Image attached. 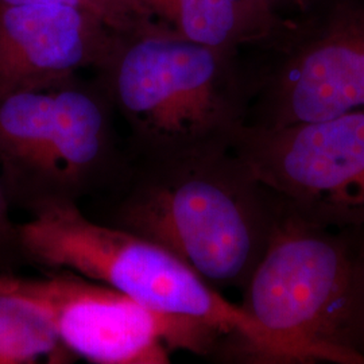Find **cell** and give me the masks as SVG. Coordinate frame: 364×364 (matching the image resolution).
Segmentation results:
<instances>
[{
  "mask_svg": "<svg viewBox=\"0 0 364 364\" xmlns=\"http://www.w3.org/2000/svg\"><path fill=\"white\" fill-rule=\"evenodd\" d=\"M112 186L105 224L166 248L216 290L246 287L279 210L232 147L129 159Z\"/></svg>",
  "mask_w": 364,
  "mask_h": 364,
  "instance_id": "1",
  "label": "cell"
},
{
  "mask_svg": "<svg viewBox=\"0 0 364 364\" xmlns=\"http://www.w3.org/2000/svg\"><path fill=\"white\" fill-rule=\"evenodd\" d=\"M240 305L259 329L247 363L364 364V225L279 210Z\"/></svg>",
  "mask_w": 364,
  "mask_h": 364,
  "instance_id": "2",
  "label": "cell"
},
{
  "mask_svg": "<svg viewBox=\"0 0 364 364\" xmlns=\"http://www.w3.org/2000/svg\"><path fill=\"white\" fill-rule=\"evenodd\" d=\"M235 53L156 30L124 38L102 69L105 92L141 158L232 147L246 124Z\"/></svg>",
  "mask_w": 364,
  "mask_h": 364,
  "instance_id": "3",
  "label": "cell"
},
{
  "mask_svg": "<svg viewBox=\"0 0 364 364\" xmlns=\"http://www.w3.org/2000/svg\"><path fill=\"white\" fill-rule=\"evenodd\" d=\"M25 263L69 270L158 312L192 318L216 329L220 348L247 362L259 329L240 305L224 299L195 270L141 235L87 218L76 203L54 204L18 224Z\"/></svg>",
  "mask_w": 364,
  "mask_h": 364,
  "instance_id": "4",
  "label": "cell"
},
{
  "mask_svg": "<svg viewBox=\"0 0 364 364\" xmlns=\"http://www.w3.org/2000/svg\"><path fill=\"white\" fill-rule=\"evenodd\" d=\"M107 95L76 76L0 90V178L11 208L28 215L112 186L119 150Z\"/></svg>",
  "mask_w": 364,
  "mask_h": 364,
  "instance_id": "5",
  "label": "cell"
},
{
  "mask_svg": "<svg viewBox=\"0 0 364 364\" xmlns=\"http://www.w3.org/2000/svg\"><path fill=\"white\" fill-rule=\"evenodd\" d=\"M0 273V294L37 308L75 356L97 364H166L173 351L209 355L224 338L210 326L147 308L69 270Z\"/></svg>",
  "mask_w": 364,
  "mask_h": 364,
  "instance_id": "6",
  "label": "cell"
},
{
  "mask_svg": "<svg viewBox=\"0 0 364 364\" xmlns=\"http://www.w3.org/2000/svg\"><path fill=\"white\" fill-rule=\"evenodd\" d=\"M232 149L287 207L364 225V111L281 127L246 123Z\"/></svg>",
  "mask_w": 364,
  "mask_h": 364,
  "instance_id": "7",
  "label": "cell"
},
{
  "mask_svg": "<svg viewBox=\"0 0 364 364\" xmlns=\"http://www.w3.org/2000/svg\"><path fill=\"white\" fill-rule=\"evenodd\" d=\"M364 111V7L343 6L304 39L267 87L255 126L281 127Z\"/></svg>",
  "mask_w": 364,
  "mask_h": 364,
  "instance_id": "8",
  "label": "cell"
},
{
  "mask_svg": "<svg viewBox=\"0 0 364 364\" xmlns=\"http://www.w3.org/2000/svg\"><path fill=\"white\" fill-rule=\"evenodd\" d=\"M124 37L93 15L55 4L0 7V90L50 84L103 68Z\"/></svg>",
  "mask_w": 364,
  "mask_h": 364,
  "instance_id": "9",
  "label": "cell"
},
{
  "mask_svg": "<svg viewBox=\"0 0 364 364\" xmlns=\"http://www.w3.org/2000/svg\"><path fill=\"white\" fill-rule=\"evenodd\" d=\"M171 33L224 52L267 38L279 23L259 0H144Z\"/></svg>",
  "mask_w": 364,
  "mask_h": 364,
  "instance_id": "10",
  "label": "cell"
},
{
  "mask_svg": "<svg viewBox=\"0 0 364 364\" xmlns=\"http://www.w3.org/2000/svg\"><path fill=\"white\" fill-rule=\"evenodd\" d=\"M75 355L37 308L0 294V364L69 363Z\"/></svg>",
  "mask_w": 364,
  "mask_h": 364,
  "instance_id": "11",
  "label": "cell"
},
{
  "mask_svg": "<svg viewBox=\"0 0 364 364\" xmlns=\"http://www.w3.org/2000/svg\"><path fill=\"white\" fill-rule=\"evenodd\" d=\"M16 4H55L76 9L91 14L124 38L168 30L156 21L144 0H0V7Z\"/></svg>",
  "mask_w": 364,
  "mask_h": 364,
  "instance_id": "12",
  "label": "cell"
},
{
  "mask_svg": "<svg viewBox=\"0 0 364 364\" xmlns=\"http://www.w3.org/2000/svg\"><path fill=\"white\" fill-rule=\"evenodd\" d=\"M11 204L0 178V273H15L25 264L19 246L18 224L10 216Z\"/></svg>",
  "mask_w": 364,
  "mask_h": 364,
  "instance_id": "13",
  "label": "cell"
},
{
  "mask_svg": "<svg viewBox=\"0 0 364 364\" xmlns=\"http://www.w3.org/2000/svg\"><path fill=\"white\" fill-rule=\"evenodd\" d=\"M260 3L267 9V11L273 15L275 21L282 25V15L285 10H304L311 6L312 0H259Z\"/></svg>",
  "mask_w": 364,
  "mask_h": 364,
  "instance_id": "14",
  "label": "cell"
}]
</instances>
